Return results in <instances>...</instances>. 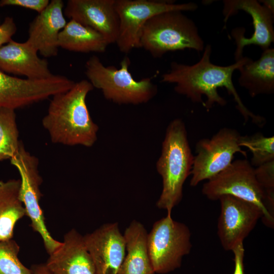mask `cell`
<instances>
[{
    "instance_id": "27",
    "label": "cell",
    "mask_w": 274,
    "mask_h": 274,
    "mask_svg": "<svg viewBox=\"0 0 274 274\" xmlns=\"http://www.w3.org/2000/svg\"><path fill=\"white\" fill-rule=\"evenodd\" d=\"M16 30V25L13 18L11 17H6L0 25V47L12 40Z\"/></svg>"
},
{
    "instance_id": "24",
    "label": "cell",
    "mask_w": 274,
    "mask_h": 274,
    "mask_svg": "<svg viewBox=\"0 0 274 274\" xmlns=\"http://www.w3.org/2000/svg\"><path fill=\"white\" fill-rule=\"evenodd\" d=\"M20 247L13 238L0 241V274H32L20 260Z\"/></svg>"
},
{
    "instance_id": "5",
    "label": "cell",
    "mask_w": 274,
    "mask_h": 274,
    "mask_svg": "<svg viewBox=\"0 0 274 274\" xmlns=\"http://www.w3.org/2000/svg\"><path fill=\"white\" fill-rule=\"evenodd\" d=\"M140 45L155 58L168 52L188 49L199 52L204 48L194 22L179 11L160 13L148 20L142 29Z\"/></svg>"
},
{
    "instance_id": "26",
    "label": "cell",
    "mask_w": 274,
    "mask_h": 274,
    "mask_svg": "<svg viewBox=\"0 0 274 274\" xmlns=\"http://www.w3.org/2000/svg\"><path fill=\"white\" fill-rule=\"evenodd\" d=\"M48 0H1L0 7L18 6L41 13L49 4Z\"/></svg>"
},
{
    "instance_id": "16",
    "label": "cell",
    "mask_w": 274,
    "mask_h": 274,
    "mask_svg": "<svg viewBox=\"0 0 274 274\" xmlns=\"http://www.w3.org/2000/svg\"><path fill=\"white\" fill-rule=\"evenodd\" d=\"M63 2L52 0L30 23L26 42L45 57L57 55L59 33L67 22Z\"/></svg>"
},
{
    "instance_id": "9",
    "label": "cell",
    "mask_w": 274,
    "mask_h": 274,
    "mask_svg": "<svg viewBox=\"0 0 274 274\" xmlns=\"http://www.w3.org/2000/svg\"><path fill=\"white\" fill-rule=\"evenodd\" d=\"M115 7L119 20L115 43L120 51L128 53L140 47L142 29L151 17L167 11H194L198 6L194 3L175 4L170 1L115 0Z\"/></svg>"
},
{
    "instance_id": "6",
    "label": "cell",
    "mask_w": 274,
    "mask_h": 274,
    "mask_svg": "<svg viewBox=\"0 0 274 274\" xmlns=\"http://www.w3.org/2000/svg\"><path fill=\"white\" fill-rule=\"evenodd\" d=\"M201 190L212 200L231 195L253 203L261 211L263 223L273 228L274 217L267 210L264 193L256 179L254 167L248 160L233 161L223 171L208 180Z\"/></svg>"
},
{
    "instance_id": "4",
    "label": "cell",
    "mask_w": 274,
    "mask_h": 274,
    "mask_svg": "<svg viewBox=\"0 0 274 274\" xmlns=\"http://www.w3.org/2000/svg\"><path fill=\"white\" fill-rule=\"evenodd\" d=\"M130 60L125 56L120 67L105 66L96 56L86 62L85 74L93 88L100 89L104 97L118 105H140L152 99L157 86L150 78L135 80L129 70Z\"/></svg>"
},
{
    "instance_id": "7",
    "label": "cell",
    "mask_w": 274,
    "mask_h": 274,
    "mask_svg": "<svg viewBox=\"0 0 274 274\" xmlns=\"http://www.w3.org/2000/svg\"><path fill=\"white\" fill-rule=\"evenodd\" d=\"M191 232L171 215L155 222L148 234V249L154 272L166 273L180 267L183 257L191 251Z\"/></svg>"
},
{
    "instance_id": "25",
    "label": "cell",
    "mask_w": 274,
    "mask_h": 274,
    "mask_svg": "<svg viewBox=\"0 0 274 274\" xmlns=\"http://www.w3.org/2000/svg\"><path fill=\"white\" fill-rule=\"evenodd\" d=\"M254 172L264 193L267 210L274 217V160L254 168Z\"/></svg>"
},
{
    "instance_id": "22",
    "label": "cell",
    "mask_w": 274,
    "mask_h": 274,
    "mask_svg": "<svg viewBox=\"0 0 274 274\" xmlns=\"http://www.w3.org/2000/svg\"><path fill=\"white\" fill-rule=\"evenodd\" d=\"M19 137L15 110L0 107V161L14 156L21 142Z\"/></svg>"
},
{
    "instance_id": "13",
    "label": "cell",
    "mask_w": 274,
    "mask_h": 274,
    "mask_svg": "<svg viewBox=\"0 0 274 274\" xmlns=\"http://www.w3.org/2000/svg\"><path fill=\"white\" fill-rule=\"evenodd\" d=\"M83 238L96 274H118L126 253L125 239L118 223L105 224Z\"/></svg>"
},
{
    "instance_id": "21",
    "label": "cell",
    "mask_w": 274,
    "mask_h": 274,
    "mask_svg": "<svg viewBox=\"0 0 274 274\" xmlns=\"http://www.w3.org/2000/svg\"><path fill=\"white\" fill-rule=\"evenodd\" d=\"M58 45L70 51L102 53L109 44L99 32L71 19L59 32Z\"/></svg>"
},
{
    "instance_id": "12",
    "label": "cell",
    "mask_w": 274,
    "mask_h": 274,
    "mask_svg": "<svg viewBox=\"0 0 274 274\" xmlns=\"http://www.w3.org/2000/svg\"><path fill=\"white\" fill-rule=\"evenodd\" d=\"M221 213L218 222V235L223 248L231 251L253 229L260 218V210L256 205L231 195L219 199Z\"/></svg>"
},
{
    "instance_id": "19",
    "label": "cell",
    "mask_w": 274,
    "mask_h": 274,
    "mask_svg": "<svg viewBox=\"0 0 274 274\" xmlns=\"http://www.w3.org/2000/svg\"><path fill=\"white\" fill-rule=\"evenodd\" d=\"M238 71V83L248 90L251 97L274 92L273 48L263 50L256 61L250 58Z\"/></svg>"
},
{
    "instance_id": "3",
    "label": "cell",
    "mask_w": 274,
    "mask_h": 274,
    "mask_svg": "<svg viewBox=\"0 0 274 274\" xmlns=\"http://www.w3.org/2000/svg\"><path fill=\"white\" fill-rule=\"evenodd\" d=\"M185 123L181 119L172 120L167 126L162 144L156 170L162 180V189L156 206L171 215L173 209L183 197L184 184L193 164Z\"/></svg>"
},
{
    "instance_id": "29",
    "label": "cell",
    "mask_w": 274,
    "mask_h": 274,
    "mask_svg": "<svg viewBox=\"0 0 274 274\" xmlns=\"http://www.w3.org/2000/svg\"><path fill=\"white\" fill-rule=\"evenodd\" d=\"M30 269L32 274H53L47 268L45 263L33 265Z\"/></svg>"
},
{
    "instance_id": "28",
    "label": "cell",
    "mask_w": 274,
    "mask_h": 274,
    "mask_svg": "<svg viewBox=\"0 0 274 274\" xmlns=\"http://www.w3.org/2000/svg\"><path fill=\"white\" fill-rule=\"evenodd\" d=\"M234 254V269L233 274H244L243 242L237 244L231 250Z\"/></svg>"
},
{
    "instance_id": "14",
    "label": "cell",
    "mask_w": 274,
    "mask_h": 274,
    "mask_svg": "<svg viewBox=\"0 0 274 274\" xmlns=\"http://www.w3.org/2000/svg\"><path fill=\"white\" fill-rule=\"evenodd\" d=\"M115 2V0H69L64 14L99 32L109 45L116 43L119 33V20Z\"/></svg>"
},
{
    "instance_id": "11",
    "label": "cell",
    "mask_w": 274,
    "mask_h": 274,
    "mask_svg": "<svg viewBox=\"0 0 274 274\" xmlns=\"http://www.w3.org/2000/svg\"><path fill=\"white\" fill-rule=\"evenodd\" d=\"M262 2L263 5L256 0H224L223 2L224 27L228 18L239 10L249 14L252 19L254 31L251 37H245V29L243 27L235 28L231 31V35L236 45L234 53L235 61L244 57L243 50L246 46L257 45L264 50L269 48L274 42L273 1Z\"/></svg>"
},
{
    "instance_id": "18",
    "label": "cell",
    "mask_w": 274,
    "mask_h": 274,
    "mask_svg": "<svg viewBox=\"0 0 274 274\" xmlns=\"http://www.w3.org/2000/svg\"><path fill=\"white\" fill-rule=\"evenodd\" d=\"M148 233L144 225L133 220L126 228L123 236L126 251L118 274H154L148 249Z\"/></svg>"
},
{
    "instance_id": "10",
    "label": "cell",
    "mask_w": 274,
    "mask_h": 274,
    "mask_svg": "<svg viewBox=\"0 0 274 274\" xmlns=\"http://www.w3.org/2000/svg\"><path fill=\"white\" fill-rule=\"evenodd\" d=\"M241 135L235 129L224 127L211 138L197 142L191 171V186L195 187L223 171L232 162L236 153L247 156L239 144Z\"/></svg>"
},
{
    "instance_id": "8",
    "label": "cell",
    "mask_w": 274,
    "mask_h": 274,
    "mask_svg": "<svg viewBox=\"0 0 274 274\" xmlns=\"http://www.w3.org/2000/svg\"><path fill=\"white\" fill-rule=\"evenodd\" d=\"M20 176V197L30 220L34 231L41 236L46 252L49 255L61 244L49 232L40 201L42 197L40 187L43 182L39 170L38 158L24 147L21 141L14 156L10 160Z\"/></svg>"
},
{
    "instance_id": "23",
    "label": "cell",
    "mask_w": 274,
    "mask_h": 274,
    "mask_svg": "<svg viewBox=\"0 0 274 274\" xmlns=\"http://www.w3.org/2000/svg\"><path fill=\"white\" fill-rule=\"evenodd\" d=\"M241 147L247 148L252 153L250 161L253 167H258L274 160V137L266 136L261 132L252 135H241Z\"/></svg>"
},
{
    "instance_id": "2",
    "label": "cell",
    "mask_w": 274,
    "mask_h": 274,
    "mask_svg": "<svg viewBox=\"0 0 274 274\" xmlns=\"http://www.w3.org/2000/svg\"><path fill=\"white\" fill-rule=\"evenodd\" d=\"M93 88L88 80L84 79L75 83L68 90L52 96L47 113L42 120L51 142L86 147L95 143L99 128L86 102Z\"/></svg>"
},
{
    "instance_id": "17",
    "label": "cell",
    "mask_w": 274,
    "mask_h": 274,
    "mask_svg": "<svg viewBox=\"0 0 274 274\" xmlns=\"http://www.w3.org/2000/svg\"><path fill=\"white\" fill-rule=\"evenodd\" d=\"M37 53L26 41L19 43L11 40L0 47V70L29 79L52 77L54 74L49 68L48 61L40 58Z\"/></svg>"
},
{
    "instance_id": "20",
    "label": "cell",
    "mask_w": 274,
    "mask_h": 274,
    "mask_svg": "<svg viewBox=\"0 0 274 274\" xmlns=\"http://www.w3.org/2000/svg\"><path fill=\"white\" fill-rule=\"evenodd\" d=\"M20 188V179L0 180V241L12 239L16 223L26 216Z\"/></svg>"
},
{
    "instance_id": "15",
    "label": "cell",
    "mask_w": 274,
    "mask_h": 274,
    "mask_svg": "<svg viewBox=\"0 0 274 274\" xmlns=\"http://www.w3.org/2000/svg\"><path fill=\"white\" fill-rule=\"evenodd\" d=\"M45 263L53 274H96L92 257L83 236L72 229Z\"/></svg>"
},
{
    "instance_id": "1",
    "label": "cell",
    "mask_w": 274,
    "mask_h": 274,
    "mask_svg": "<svg viewBox=\"0 0 274 274\" xmlns=\"http://www.w3.org/2000/svg\"><path fill=\"white\" fill-rule=\"evenodd\" d=\"M211 53L212 47L207 45L201 59L193 65L171 62L169 71L161 76V82L175 84L174 89L177 93L186 96L193 102L201 103L207 110L215 104L221 106L227 104L217 90L224 87L232 95L236 109L245 122L251 119L259 126L264 125V118L254 114L245 106L232 82L234 71L238 70L250 58L243 57L232 64L220 66L211 62Z\"/></svg>"
}]
</instances>
